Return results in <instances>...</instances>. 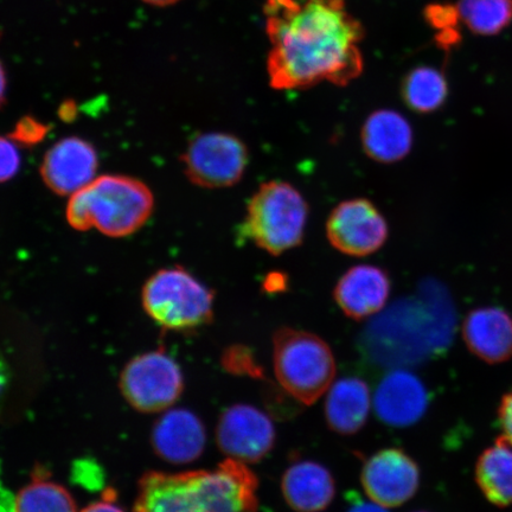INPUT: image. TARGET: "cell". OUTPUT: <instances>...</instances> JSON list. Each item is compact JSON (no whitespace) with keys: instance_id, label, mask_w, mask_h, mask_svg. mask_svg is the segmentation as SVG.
<instances>
[{"instance_id":"obj_1","label":"cell","mask_w":512,"mask_h":512,"mask_svg":"<svg viewBox=\"0 0 512 512\" xmlns=\"http://www.w3.org/2000/svg\"><path fill=\"white\" fill-rule=\"evenodd\" d=\"M267 73L277 91L320 82L348 86L362 74L364 29L344 0H266Z\"/></svg>"},{"instance_id":"obj_2","label":"cell","mask_w":512,"mask_h":512,"mask_svg":"<svg viewBox=\"0 0 512 512\" xmlns=\"http://www.w3.org/2000/svg\"><path fill=\"white\" fill-rule=\"evenodd\" d=\"M153 206L150 188L139 179L105 175L70 197L67 221L79 232L95 228L110 238H125L149 221Z\"/></svg>"},{"instance_id":"obj_3","label":"cell","mask_w":512,"mask_h":512,"mask_svg":"<svg viewBox=\"0 0 512 512\" xmlns=\"http://www.w3.org/2000/svg\"><path fill=\"white\" fill-rule=\"evenodd\" d=\"M309 204L292 184L271 181L260 185L247 204L242 232L256 247L273 256L303 242Z\"/></svg>"},{"instance_id":"obj_4","label":"cell","mask_w":512,"mask_h":512,"mask_svg":"<svg viewBox=\"0 0 512 512\" xmlns=\"http://www.w3.org/2000/svg\"><path fill=\"white\" fill-rule=\"evenodd\" d=\"M273 362L281 387L306 406L322 398L336 375L335 357L329 345L306 331H275Z\"/></svg>"},{"instance_id":"obj_5","label":"cell","mask_w":512,"mask_h":512,"mask_svg":"<svg viewBox=\"0 0 512 512\" xmlns=\"http://www.w3.org/2000/svg\"><path fill=\"white\" fill-rule=\"evenodd\" d=\"M215 294L182 266L159 270L143 287L147 316L164 330L194 331L214 317Z\"/></svg>"},{"instance_id":"obj_6","label":"cell","mask_w":512,"mask_h":512,"mask_svg":"<svg viewBox=\"0 0 512 512\" xmlns=\"http://www.w3.org/2000/svg\"><path fill=\"white\" fill-rule=\"evenodd\" d=\"M181 159L185 175L196 187L224 189L241 181L251 156L235 134L204 132L191 138Z\"/></svg>"},{"instance_id":"obj_7","label":"cell","mask_w":512,"mask_h":512,"mask_svg":"<svg viewBox=\"0 0 512 512\" xmlns=\"http://www.w3.org/2000/svg\"><path fill=\"white\" fill-rule=\"evenodd\" d=\"M125 400L142 413H159L182 395L184 377L174 358L162 350L146 352L127 364L120 376Z\"/></svg>"},{"instance_id":"obj_8","label":"cell","mask_w":512,"mask_h":512,"mask_svg":"<svg viewBox=\"0 0 512 512\" xmlns=\"http://www.w3.org/2000/svg\"><path fill=\"white\" fill-rule=\"evenodd\" d=\"M326 236L338 252L361 258L380 251L388 240L389 227L373 202L354 198L339 203L331 211Z\"/></svg>"},{"instance_id":"obj_9","label":"cell","mask_w":512,"mask_h":512,"mask_svg":"<svg viewBox=\"0 0 512 512\" xmlns=\"http://www.w3.org/2000/svg\"><path fill=\"white\" fill-rule=\"evenodd\" d=\"M258 477L233 458L214 471H197L196 489L201 512L258 511Z\"/></svg>"},{"instance_id":"obj_10","label":"cell","mask_w":512,"mask_h":512,"mask_svg":"<svg viewBox=\"0 0 512 512\" xmlns=\"http://www.w3.org/2000/svg\"><path fill=\"white\" fill-rule=\"evenodd\" d=\"M361 480L371 501L384 508H396L418 491L420 471L407 453L398 448H387L364 463Z\"/></svg>"},{"instance_id":"obj_11","label":"cell","mask_w":512,"mask_h":512,"mask_svg":"<svg viewBox=\"0 0 512 512\" xmlns=\"http://www.w3.org/2000/svg\"><path fill=\"white\" fill-rule=\"evenodd\" d=\"M216 438L227 456L240 462L256 463L271 452L275 430L271 419L260 409L235 405L221 415Z\"/></svg>"},{"instance_id":"obj_12","label":"cell","mask_w":512,"mask_h":512,"mask_svg":"<svg viewBox=\"0 0 512 512\" xmlns=\"http://www.w3.org/2000/svg\"><path fill=\"white\" fill-rule=\"evenodd\" d=\"M98 168L94 145L80 137H68L50 147L40 171L44 184L54 194L72 196L94 181Z\"/></svg>"},{"instance_id":"obj_13","label":"cell","mask_w":512,"mask_h":512,"mask_svg":"<svg viewBox=\"0 0 512 512\" xmlns=\"http://www.w3.org/2000/svg\"><path fill=\"white\" fill-rule=\"evenodd\" d=\"M427 388L418 376L407 370H394L376 389L374 407L377 418L390 427L416 424L427 412Z\"/></svg>"},{"instance_id":"obj_14","label":"cell","mask_w":512,"mask_h":512,"mask_svg":"<svg viewBox=\"0 0 512 512\" xmlns=\"http://www.w3.org/2000/svg\"><path fill=\"white\" fill-rule=\"evenodd\" d=\"M152 447L165 462L181 465L195 462L206 447V428L188 409H171L156 421Z\"/></svg>"},{"instance_id":"obj_15","label":"cell","mask_w":512,"mask_h":512,"mask_svg":"<svg viewBox=\"0 0 512 512\" xmlns=\"http://www.w3.org/2000/svg\"><path fill=\"white\" fill-rule=\"evenodd\" d=\"M392 283L381 267L358 265L345 272L334 290L335 302L345 316L362 320L386 306Z\"/></svg>"},{"instance_id":"obj_16","label":"cell","mask_w":512,"mask_h":512,"mask_svg":"<svg viewBox=\"0 0 512 512\" xmlns=\"http://www.w3.org/2000/svg\"><path fill=\"white\" fill-rule=\"evenodd\" d=\"M196 477L197 471L147 473L140 480L134 512H201Z\"/></svg>"},{"instance_id":"obj_17","label":"cell","mask_w":512,"mask_h":512,"mask_svg":"<svg viewBox=\"0 0 512 512\" xmlns=\"http://www.w3.org/2000/svg\"><path fill=\"white\" fill-rule=\"evenodd\" d=\"M463 335L467 348L480 360L496 364L512 357V317L499 307H480L469 313Z\"/></svg>"},{"instance_id":"obj_18","label":"cell","mask_w":512,"mask_h":512,"mask_svg":"<svg viewBox=\"0 0 512 512\" xmlns=\"http://www.w3.org/2000/svg\"><path fill=\"white\" fill-rule=\"evenodd\" d=\"M361 143L364 153L374 162L398 163L412 150V126L399 112L379 110L364 121Z\"/></svg>"},{"instance_id":"obj_19","label":"cell","mask_w":512,"mask_h":512,"mask_svg":"<svg viewBox=\"0 0 512 512\" xmlns=\"http://www.w3.org/2000/svg\"><path fill=\"white\" fill-rule=\"evenodd\" d=\"M281 490L293 510L317 512L328 508L334 501L336 484L325 466L303 460L293 463L285 471Z\"/></svg>"},{"instance_id":"obj_20","label":"cell","mask_w":512,"mask_h":512,"mask_svg":"<svg viewBox=\"0 0 512 512\" xmlns=\"http://www.w3.org/2000/svg\"><path fill=\"white\" fill-rule=\"evenodd\" d=\"M368 384L356 377L337 381L325 402V418L332 431L351 435L366 425L370 412Z\"/></svg>"},{"instance_id":"obj_21","label":"cell","mask_w":512,"mask_h":512,"mask_svg":"<svg viewBox=\"0 0 512 512\" xmlns=\"http://www.w3.org/2000/svg\"><path fill=\"white\" fill-rule=\"evenodd\" d=\"M476 480L488 501L498 507L512 504V445L504 437L478 459Z\"/></svg>"},{"instance_id":"obj_22","label":"cell","mask_w":512,"mask_h":512,"mask_svg":"<svg viewBox=\"0 0 512 512\" xmlns=\"http://www.w3.org/2000/svg\"><path fill=\"white\" fill-rule=\"evenodd\" d=\"M401 94L412 111L428 114L445 104L448 85L445 75L433 67H418L402 82Z\"/></svg>"},{"instance_id":"obj_23","label":"cell","mask_w":512,"mask_h":512,"mask_svg":"<svg viewBox=\"0 0 512 512\" xmlns=\"http://www.w3.org/2000/svg\"><path fill=\"white\" fill-rule=\"evenodd\" d=\"M457 9L466 28L479 36H495L512 23V0H459Z\"/></svg>"},{"instance_id":"obj_24","label":"cell","mask_w":512,"mask_h":512,"mask_svg":"<svg viewBox=\"0 0 512 512\" xmlns=\"http://www.w3.org/2000/svg\"><path fill=\"white\" fill-rule=\"evenodd\" d=\"M15 512H76V505L67 489L38 473L19 492Z\"/></svg>"},{"instance_id":"obj_25","label":"cell","mask_w":512,"mask_h":512,"mask_svg":"<svg viewBox=\"0 0 512 512\" xmlns=\"http://www.w3.org/2000/svg\"><path fill=\"white\" fill-rule=\"evenodd\" d=\"M222 364L229 373L262 377V369L256 363L253 352L241 345H234L224 352Z\"/></svg>"},{"instance_id":"obj_26","label":"cell","mask_w":512,"mask_h":512,"mask_svg":"<svg viewBox=\"0 0 512 512\" xmlns=\"http://www.w3.org/2000/svg\"><path fill=\"white\" fill-rule=\"evenodd\" d=\"M50 127L34 117H23L16 124L14 131L10 133V138L17 145L24 147H34L47 138Z\"/></svg>"},{"instance_id":"obj_27","label":"cell","mask_w":512,"mask_h":512,"mask_svg":"<svg viewBox=\"0 0 512 512\" xmlns=\"http://www.w3.org/2000/svg\"><path fill=\"white\" fill-rule=\"evenodd\" d=\"M426 19L434 29L440 32L459 31L460 16L457 5L434 4L428 6Z\"/></svg>"},{"instance_id":"obj_28","label":"cell","mask_w":512,"mask_h":512,"mask_svg":"<svg viewBox=\"0 0 512 512\" xmlns=\"http://www.w3.org/2000/svg\"><path fill=\"white\" fill-rule=\"evenodd\" d=\"M21 153L10 137L0 136V183L11 181L21 169Z\"/></svg>"},{"instance_id":"obj_29","label":"cell","mask_w":512,"mask_h":512,"mask_svg":"<svg viewBox=\"0 0 512 512\" xmlns=\"http://www.w3.org/2000/svg\"><path fill=\"white\" fill-rule=\"evenodd\" d=\"M499 422L503 430V437L512 445V392L504 395L498 411Z\"/></svg>"},{"instance_id":"obj_30","label":"cell","mask_w":512,"mask_h":512,"mask_svg":"<svg viewBox=\"0 0 512 512\" xmlns=\"http://www.w3.org/2000/svg\"><path fill=\"white\" fill-rule=\"evenodd\" d=\"M81 512H125L115 504L113 496L110 498L108 495L101 499V501L89 504L87 508Z\"/></svg>"},{"instance_id":"obj_31","label":"cell","mask_w":512,"mask_h":512,"mask_svg":"<svg viewBox=\"0 0 512 512\" xmlns=\"http://www.w3.org/2000/svg\"><path fill=\"white\" fill-rule=\"evenodd\" d=\"M287 286V278L286 275L279 272H273L271 274H268L265 283L264 288L267 292H280L284 291Z\"/></svg>"},{"instance_id":"obj_32","label":"cell","mask_w":512,"mask_h":512,"mask_svg":"<svg viewBox=\"0 0 512 512\" xmlns=\"http://www.w3.org/2000/svg\"><path fill=\"white\" fill-rule=\"evenodd\" d=\"M350 503L351 505L347 512H388L382 505L363 502L360 498H356L354 501L352 496Z\"/></svg>"},{"instance_id":"obj_33","label":"cell","mask_w":512,"mask_h":512,"mask_svg":"<svg viewBox=\"0 0 512 512\" xmlns=\"http://www.w3.org/2000/svg\"><path fill=\"white\" fill-rule=\"evenodd\" d=\"M10 382V370L8 364H6L4 357L0 354V403L4 399L6 390L9 388Z\"/></svg>"},{"instance_id":"obj_34","label":"cell","mask_w":512,"mask_h":512,"mask_svg":"<svg viewBox=\"0 0 512 512\" xmlns=\"http://www.w3.org/2000/svg\"><path fill=\"white\" fill-rule=\"evenodd\" d=\"M6 89H8V78H6L3 63L0 61V108H2L6 102Z\"/></svg>"},{"instance_id":"obj_35","label":"cell","mask_w":512,"mask_h":512,"mask_svg":"<svg viewBox=\"0 0 512 512\" xmlns=\"http://www.w3.org/2000/svg\"><path fill=\"white\" fill-rule=\"evenodd\" d=\"M143 2L153 6H159V8H164V6H170L178 3L179 0H143Z\"/></svg>"},{"instance_id":"obj_36","label":"cell","mask_w":512,"mask_h":512,"mask_svg":"<svg viewBox=\"0 0 512 512\" xmlns=\"http://www.w3.org/2000/svg\"><path fill=\"white\" fill-rule=\"evenodd\" d=\"M419 512H422V511H419Z\"/></svg>"}]
</instances>
